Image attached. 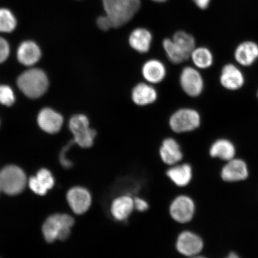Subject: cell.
<instances>
[{
  "mask_svg": "<svg viewBox=\"0 0 258 258\" xmlns=\"http://www.w3.org/2000/svg\"><path fill=\"white\" fill-rule=\"evenodd\" d=\"M151 1L156 3H164L167 1V0H151Z\"/></svg>",
  "mask_w": 258,
  "mask_h": 258,
  "instance_id": "35",
  "label": "cell"
},
{
  "mask_svg": "<svg viewBox=\"0 0 258 258\" xmlns=\"http://www.w3.org/2000/svg\"><path fill=\"white\" fill-rule=\"evenodd\" d=\"M210 154L213 157L230 161L235 156V148L231 142L227 140H219L212 145Z\"/></svg>",
  "mask_w": 258,
  "mask_h": 258,
  "instance_id": "23",
  "label": "cell"
},
{
  "mask_svg": "<svg viewBox=\"0 0 258 258\" xmlns=\"http://www.w3.org/2000/svg\"><path fill=\"white\" fill-rule=\"evenodd\" d=\"M172 40L176 46L190 56L196 47V40L192 35L187 32L179 31L173 35Z\"/></svg>",
  "mask_w": 258,
  "mask_h": 258,
  "instance_id": "25",
  "label": "cell"
},
{
  "mask_svg": "<svg viewBox=\"0 0 258 258\" xmlns=\"http://www.w3.org/2000/svg\"><path fill=\"white\" fill-rule=\"evenodd\" d=\"M17 84L19 89L28 98L37 99L46 92L48 81L43 71L32 69L22 73L18 77Z\"/></svg>",
  "mask_w": 258,
  "mask_h": 258,
  "instance_id": "2",
  "label": "cell"
},
{
  "mask_svg": "<svg viewBox=\"0 0 258 258\" xmlns=\"http://www.w3.org/2000/svg\"><path fill=\"white\" fill-rule=\"evenodd\" d=\"M200 9H205L208 7L211 0H192Z\"/></svg>",
  "mask_w": 258,
  "mask_h": 258,
  "instance_id": "34",
  "label": "cell"
},
{
  "mask_svg": "<svg viewBox=\"0 0 258 258\" xmlns=\"http://www.w3.org/2000/svg\"><path fill=\"white\" fill-rule=\"evenodd\" d=\"M220 83L226 89L237 90L244 85V77L241 70L234 64H227L222 69Z\"/></svg>",
  "mask_w": 258,
  "mask_h": 258,
  "instance_id": "12",
  "label": "cell"
},
{
  "mask_svg": "<svg viewBox=\"0 0 258 258\" xmlns=\"http://www.w3.org/2000/svg\"><path fill=\"white\" fill-rule=\"evenodd\" d=\"M41 55L40 47L33 41H24L18 47V59L25 66H34L40 60Z\"/></svg>",
  "mask_w": 258,
  "mask_h": 258,
  "instance_id": "19",
  "label": "cell"
},
{
  "mask_svg": "<svg viewBox=\"0 0 258 258\" xmlns=\"http://www.w3.org/2000/svg\"><path fill=\"white\" fill-rule=\"evenodd\" d=\"M36 177L48 190L53 188L54 180L49 170L46 169H41L38 171Z\"/></svg>",
  "mask_w": 258,
  "mask_h": 258,
  "instance_id": "28",
  "label": "cell"
},
{
  "mask_svg": "<svg viewBox=\"0 0 258 258\" xmlns=\"http://www.w3.org/2000/svg\"><path fill=\"white\" fill-rule=\"evenodd\" d=\"M69 127L73 135L74 143L80 147L89 148L94 144L96 132L90 127V121L86 115L73 116L69 122Z\"/></svg>",
  "mask_w": 258,
  "mask_h": 258,
  "instance_id": "5",
  "label": "cell"
},
{
  "mask_svg": "<svg viewBox=\"0 0 258 258\" xmlns=\"http://www.w3.org/2000/svg\"><path fill=\"white\" fill-rule=\"evenodd\" d=\"M38 124L46 133H57L62 127L63 118L59 113L49 108L42 109L38 115Z\"/></svg>",
  "mask_w": 258,
  "mask_h": 258,
  "instance_id": "11",
  "label": "cell"
},
{
  "mask_svg": "<svg viewBox=\"0 0 258 258\" xmlns=\"http://www.w3.org/2000/svg\"><path fill=\"white\" fill-rule=\"evenodd\" d=\"M15 102V96L11 87L0 86V104L12 106Z\"/></svg>",
  "mask_w": 258,
  "mask_h": 258,
  "instance_id": "27",
  "label": "cell"
},
{
  "mask_svg": "<svg viewBox=\"0 0 258 258\" xmlns=\"http://www.w3.org/2000/svg\"><path fill=\"white\" fill-rule=\"evenodd\" d=\"M163 46L166 55L171 62L181 63L188 60L190 56L176 46L172 39L166 38L163 42Z\"/></svg>",
  "mask_w": 258,
  "mask_h": 258,
  "instance_id": "24",
  "label": "cell"
},
{
  "mask_svg": "<svg viewBox=\"0 0 258 258\" xmlns=\"http://www.w3.org/2000/svg\"><path fill=\"white\" fill-rule=\"evenodd\" d=\"M29 186L32 191L38 195L44 196L47 193L48 189L38 180L36 176H32L29 180Z\"/></svg>",
  "mask_w": 258,
  "mask_h": 258,
  "instance_id": "29",
  "label": "cell"
},
{
  "mask_svg": "<svg viewBox=\"0 0 258 258\" xmlns=\"http://www.w3.org/2000/svg\"><path fill=\"white\" fill-rule=\"evenodd\" d=\"M10 54V47L4 38L0 37V63L8 59Z\"/></svg>",
  "mask_w": 258,
  "mask_h": 258,
  "instance_id": "32",
  "label": "cell"
},
{
  "mask_svg": "<svg viewBox=\"0 0 258 258\" xmlns=\"http://www.w3.org/2000/svg\"><path fill=\"white\" fill-rule=\"evenodd\" d=\"M27 183V176L20 167L9 165L0 170V189L6 195H18L24 191Z\"/></svg>",
  "mask_w": 258,
  "mask_h": 258,
  "instance_id": "4",
  "label": "cell"
},
{
  "mask_svg": "<svg viewBox=\"0 0 258 258\" xmlns=\"http://www.w3.org/2000/svg\"><path fill=\"white\" fill-rule=\"evenodd\" d=\"M203 243L198 235L189 231H184L179 235L176 242V249L180 254L192 256L202 250Z\"/></svg>",
  "mask_w": 258,
  "mask_h": 258,
  "instance_id": "10",
  "label": "cell"
},
{
  "mask_svg": "<svg viewBox=\"0 0 258 258\" xmlns=\"http://www.w3.org/2000/svg\"><path fill=\"white\" fill-rule=\"evenodd\" d=\"M190 57L194 64L198 69H209L214 63V56L211 51L205 47H195L192 51Z\"/></svg>",
  "mask_w": 258,
  "mask_h": 258,
  "instance_id": "22",
  "label": "cell"
},
{
  "mask_svg": "<svg viewBox=\"0 0 258 258\" xmlns=\"http://www.w3.org/2000/svg\"><path fill=\"white\" fill-rule=\"evenodd\" d=\"M105 15L113 28L122 27L134 17L141 8V0H102Z\"/></svg>",
  "mask_w": 258,
  "mask_h": 258,
  "instance_id": "1",
  "label": "cell"
},
{
  "mask_svg": "<svg viewBox=\"0 0 258 258\" xmlns=\"http://www.w3.org/2000/svg\"><path fill=\"white\" fill-rule=\"evenodd\" d=\"M74 225V219L68 214L50 216L44 222L43 233L45 240L51 243L56 240H66L69 237Z\"/></svg>",
  "mask_w": 258,
  "mask_h": 258,
  "instance_id": "3",
  "label": "cell"
},
{
  "mask_svg": "<svg viewBox=\"0 0 258 258\" xmlns=\"http://www.w3.org/2000/svg\"><path fill=\"white\" fill-rule=\"evenodd\" d=\"M160 156L167 165H175L183 157L179 144L173 138H167L163 141L160 149Z\"/></svg>",
  "mask_w": 258,
  "mask_h": 258,
  "instance_id": "17",
  "label": "cell"
},
{
  "mask_svg": "<svg viewBox=\"0 0 258 258\" xmlns=\"http://www.w3.org/2000/svg\"><path fill=\"white\" fill-rule=\"evenodd\" d=\"M132 101L139 106L153 104L157 99V92L151 84L141 83L132 92Z\"/></svg>",
  "mask_w": 258,
  "mask_h": 258,
  "instance_id": "16",
  "label": "cell"
},
{
  "mask_svg": "<svg viewBox=\"0 0 258 258\" xmlns=\"http://www.w3.org/2000/svg\"><path fill=\"white\" fill-rule=\"evenodd\" d=\"M180 85L187 95L197 97L201 94L204 89V80L196 68L186 67L180 73Z\"/></svg>",
  "mask_w": 258,
  "mask_h": 258,
  "instance_id": "7",
  "label": "cell"
},
{
  "mask_svg": "<svg viewBox=\"0 0 258 258\" xmlns=\"http://www.w3.org/2000/svg\"><path fill=\"white\" fill-rule=\"evenodd\" d=\"M134 200L129 196L118 197L112 201L110 212L112 217L118 221H124L134 211Z\"/></svg>",
  "mask_w": 258,
  "mask_h": 258,
  "instance_id": "14",
  "label": "cell"
},
{
  "mask_svg": "<svg viewBox=\"0 0 258 258\" xmlns=\"http://www.w3.org/2000/svg\"><path fill=\"white\" fill-rule=\"evenodd\" d=\"M195 211L191 199L185 196L177 197L170 206L169 212L173 220L185 224L191 221Z\"/></svg>",
  "mask_w": 258,
  "mask_h": 258,
  "instance_id": "9",
  "label": "cell"
},
{
  "mask_svg": "<svg viewBox=\"0 0 258 258\" xmlns=\"http://www.w3.org/2000/svg\"><path fill=\"white\" fill-rule=\"evenodd\" d=\"M96 24L100 30L104 31H107L110 30V29L113 28L110 19H109L106 15L99 16V17L97 19Z\"/></svg>",
  "mask_w": 258,
  "mask_h": 258,
  "instance_id": "31",
  "label": "cell"
},
{
  "mask_svg": "<svg viewBox=\"0 0 258 258\" xmlns=\"http://www.w3.org/2000/svg\"><path fill=\"white\" fill-rule=\"evenodd\" d=\"M234 57L242 66H251L258 59V45L253 41L243 42L235 49Z\"/></svg>",
  "mask_w": 258,
  "mask_h": 258,
  "instance_id": "13",
  "label": "cell"
},
{
  "mask_svg": "<svg viewBox=\"0 0 258 258\" xmlns=\"http://www.w3.org/2000/svg\"><path fill=\"white\" fill-rule=\"evenodd\" d=\"M143 77L148 83L158 84L165 78L166 69L163 63L157 59H151L144 64L142 69Z\"/></svg>",
  "mask_w": 258,
  "mask_h": 258,
  "instance_id": "20",
  "label": "cell"
},
{
  "mask_svg": "<svg viewBox=\"0 0 258 258\" xmlns=\"http://www.w3.org/2000/svg\"><path fill=\"white\" fill-rule=\"evenodd\" d=\"M166 173L169 178L178 186L188 185L192 178L191 167L188 164L173 167Z\"/></svg>",
  "mask_w": 258,
  "mask_h": 258,
  "instance_id": "21",
  "label": "cell"
},
{
  "mask_svg": "<svg viewBox=\"0 0 258 258\" xmlns=\"http://www.w3.org/2000/svg\"><path fill=\"white\" fill-rule=\"evenodd\" d=\"M134 208L137 210L138 211L144 212L147 211L149 205L148 203L145 201V200L140 198H136L134 199Z\"/></svg>",
  "mask_w": 258,
  "mask_h": 258,
  "instance_id": "33",
  "label": "cell"
},
{
  "mask_svg": "<svg viewBox=\"0 0 258 258\" xmlns=\"http://www.w3.org/2000/svg\"><path fill=\"white\" fill-rule=\"evenodd\" d=\"M17 21L9 9H0V32L9 33L15 30Z\"/></svg>",
  "mask_w": 258,
  "mask_h": 258,
  "instance_id": "26",
  "label": "cell"
},
{
  "mask_svg": "<svg viewBox=\"0 0 258 258\" xmlns=\"http://www.w3.org/2000/svg\"><path fill=\"white\" fill-rule=\"evenodd\" d=\"M68 203L74 214L83 215L91 207L92 197L88 189L82 186H75L67 193Z\"/></svg>",
  "mask_w": 258,
  "mask_h": 258,
  "instance_id": "8",
  "label": "cell"
},
{
  "mask_svg": "<svg viewBox=\"0 0 258 258\" xmlns=\"http://www.w3.org/2000/svg\"><path fill=\"white\" fill-rule=\"evenodd\" d=\"M257 98H258V91H257Z\"/></svg>",
  "mask_w": 258,
  "mask_h": 258,
  "instance_id": "36",
  "label": "cell"
},
{
  "mask_svg": "<svg viewBox=\"0 0 258 258\" xmlns=\"http://www.w3.org/2000/svg\"><path fill=\"white\" fill-rule=\"evenodd\" d=\"M75 144L74 141H71L70 143L68 144L66 147L63 148L62 151H61L60 154V161L61 164L66 168H70L73 166V163L71 161L68 157H67V154L70 150V148Z\"/></svg>",
  "mask_w": 258,
  "mask_h": 258,
  "instance_id": "30",
  "label": "cell"
},
{
  "mask_svg": "<svg viewBox=\"0 0 258 258\" xmlns=\"http://www.w3.org/2000/svg\"><path fill=\"white\" fill-rule=\"evenodd\" d=\"M201 122V115L198 111L185 108L178 109L171 115L169 125L176 133H185L198 128Z\"/></svg>",
  "mask_w": 258,
  "mask_h": 258,
  "instance_id": "6",
  "label": "cell"
},
{
  "mask_svg": "<svg viewBox=\"0 0 258 258\" xmlns=\"http://www.w3.org/2000/svg\"><path fill=\"white\" fill-rule=\"evenodd\" d=\"M0 191H1V189H0Z\"/></svg>",
  "mask_w": 258,
  "mask_h": 258,
  "instance_id": "37",
  "label": "cell"
},
{
  "mask_svg": "<svg viewBox=\"0 0 258 258\" xmlns=\"http://www.w3.org/2000/svg\"><path fill=\"white\" fill-rule=\"evenodd\" d=\"M152 41V34L147 29L143 28L135 29L128 38L131 47L141 53H145L149 51Z\"/></svg>",
  "mask_w": 258,
  "mask_h": 258,
  "instance_id": "18",
  "label": "cell"
},
{
  "mask_svg": "<svg viewBox=\"0 0 258 258\" xmlns=\"http://www.w3.org/2000/svg\"><path fill=\"white\" fill-rule=\"evenodd\" d=\"M222 178L225 181L235 182L246 179L248 171L246 163L238 159H231L222 170Z\"/></svg>",
  "mask_w": 258,
  "mask_h": 258,
  "instance_id": "15",
  "label": "cell"
}]
</instances>
